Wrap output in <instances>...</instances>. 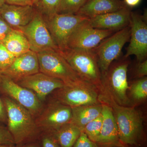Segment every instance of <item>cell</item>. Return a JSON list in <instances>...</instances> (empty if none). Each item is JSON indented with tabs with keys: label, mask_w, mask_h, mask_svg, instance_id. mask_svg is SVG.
Masks as SVG:
<instances>
[{
	"label": "cell",
	"mask_w": 147,
	"mask_h": 147,
	"mask_svg": "<svg viewBox=\"0 0 147 147\" xmlns=\"http://www.w3.org/2000/svg\"><path fill=\"white\" fill-rule=\"evenodd\" d=\"M99 99L100 102L107 103L112 108L122 144L141 147L145 141L144 120L141 113L134 107L119 105L104 94H100Z\"/></svg>",
	"instance_id": "obj_1"
},
{
	"label": "cell",
	"mask_w": 147,
	"mask_h": 147,
	"mask_svg": "<svg viewBox=\"0 0 147 147\" xmlns=\"http://www.w3.org/2000/svg\"><path fill=\"white\" fill-rule=\"evenodd\" d=\"M2 99L7 115V128L13 137L15 145L37 141L41 131L32 115L8 96Z\"/></svg>",
	"instance_id": "obj_2"
},
{
	"label": "cell",
	"mask_w": 147,
	"mask_h": 147,
	"mask_svg": "<svg viewBox=\"0 0 147 147\" xmlns=\"http://www.w3.org/2000/svg\"><path fill=\"white\" fill-rule=\"evenodd\" d=\"M127 58L113 62L102 74L100 94L107 95L119 105L132 107L128 94L127 71L130 61Z\"/></svg>",
	"instance_id": "obj_3"
},
{
	"label": "cell",
	"mask_w": 147,
	"mask_h": 147,
	"mask_svg": "<svg viewBox=\"0 0 147 147\" xmlns=\"http://www.w3.org/2000/svg\"><path fill=\"white\" fill-rule=\"evenodd\" d=\"M59 52L81 78L95 87L100 94L102 74L93 50L68 48Z\"/></svg>",
	"instance_id": "obj_4"
},
{
	"label": "cell",
	"mask_w": 147,
	"mask_h": 147,
	"mask_svg": "<svg viewBox=\"0 0 147 147\" xmlns=\"http://www.w3.org/2000/svg\"><path fill=\"white\" fill-rule=\"evenodd\" d=\"M37 54L40 72L59 79L67 86L89 84L73 70L59 51L45 50Z\"/></svg>",
	"instance_id": "obj_5"
},
{
	"label": "cell",
	"mask_w": 147,
	"mask_h": 147,
	"mask_svg": "<svg viewBox=\"0 0 147 147\" xmlns=\"http://www.w3.org/2000/svg\"><path fill=\"white\" fill-rule=\"evenodd\" d=\"M129 26L115 32L92 50L97 59L101 74L105 73L114 61L120 56L124 45L129 41Z\"/></svg>",
	"instance_id": "obj_6"
},
{
	"label": "cell",
	"mask_w": 147,
	"mask_h": 147,
	"mask_svg": "<svg viewBox=\"0 0 147 147\" xmlns=\"http://www.w3.org/2000/svg\"><path fill=\"white\" fill-rule=\"evenodd\" d=\"M17 30L21 31L26 37L31 51L36 53L47 50L59 51L44 17L36 10L30 22L26 26Z\"/></svg>",
	"instance_id": "obj_7"
},
{
	"label": "cell",
	"mask_w": 147,
	"mask_h": 147,
	"mask_svg": "<svg viewBox=\"0 0 147 147\" xmlns=\"http://www.w3.org/2000/svg\"><path fill=\"white\" fill-rule=\"evenodd\" d=\"M88 18L78 14L56 13L44 19L55 44L60 51H63L68 48V40L74 31Z\"/></svg>",
	"instance_id": "obj_8"
},
{
	"label": "cell",
	"mask_w": 147,
	"mask_h": 147,
	"mask_svg": "<svg viewBox=\"0 0 147 147\" xmlns=\"http://www.w3.org/2000/svg\"><path fill=\"white\" fill-rule=\"evenodd\" d=\"M54 92V99L71 108L101 103L99 100L100 92L90 84L65 86Z\"/></svg>",
	"instance_id": "obj_9"
},
{
	"label": "cell",
	"mask_w": 147,
	"mask_h": 147,
	"mask_svg": "<svg viewBox=\"0 0 147 147\" xmlns=\"http://www.w3.org/2000/svg\"><path fill=\"white\" fill-rule=\"evenodd\" d=\"M0 88L7 96L26 108L33 117L39 115L42 112V101L32 91L21 86L1 74H0Z\"/></svg>",
	"instance_id": "obj_10"
},
{
	"label": "cell",
	"mask_w": 147,
	"mask_h": 147,
	"mask_svg": "<svg viewBox=\"0 0 147 147\" xmlns=\"http://www.w3.org/2000/svg\"><path fill=\"white\" fill-rule=\"evenodd\" d=\"M129 44L127 49L124 57L134 55L138 62L147 59V12L144 15L131 12L130 24Z\"/></svg>",
	"instance_id": "obj_11"
},
{
	"label": "cell",
	"mask_w": 147,
	"mask_h": 147,
	"mask_svg": "<svg viewBox=\"0 0 147 147\" xmlns=\"http://www.w3.org/2000/svg\"><path fill=\"white\" fill-rule=\"evenodd\" d=\"M71 108L54 99L42 110L36 122L41 132L55 133L71 121Z\"/></svg>",
	"instance_id": "obj_12"
},
{
	"label": "cell",
	"mask_w": 147,
	"mask_h": 147,
	"mask_svg": "<svg viewBox=\"0 0 147 147\" xmlns=\"http://www.w3.org/2000/svg\"><path fill=\"white\" fill-rule=\"evenodd\" d=\"M88 19L79 24L74 31L68 40V48L93 50L103 40L116 32L93 28L88 23Z\"/></svg>",
	"instance_id": "obj_13"
},
{
	"label": "cell",
	"mask_w": 147,
	"mask_h": 147,
	"mask_svg": "<svg viewBox=\"0 0 147 147\" xmlns=\"http://www.w3.org/2000/svg\"><path fill=\"white\" fill-rule=\"evenodd\" d=\"M21 86L31 90L41 101L56 90L65 86L62 81L41 72L26 76L15 82Z\"/></svg>",
	"instance_id": "obj_14"
},
{
	"label": "cell",
	"mask_w": 147,
	"mask_h": 147,
	"mask_svg": "<svg viewBox=\"0 0 147 147\" xmlns=\"http://www.w3.org/2000/svg\"><path fill=\"white\" fill-rule=\"evenodd\" d=\"M40 72L37 54L31 50L16 57L8 68L0 74L16 81Z\"/></svg>",
	"instance_id": "obj_15"
},
{
	"label": "cell",
	"mask_w": 147,
	"mask_h": 147,
	"mask_svg": "<svg viewBox=\"0 0 147 147\" xmlns=\"http://www.w3.org/2000/svg\"><path fill=\"white\" fill-rule=\"evenodd\" d=\"M102 105V127L100 134L95 142L99 147H114L124 145L119 137L118 129L111 107L100 102Z\"/></svg>",
	"instance_id": "obj_16"
},
{
	"label": "cell",
	"mask_w": 147,
	"mask_h": 147,
	"mask_svg": "<svg viewBox=\"0 0 147 147\" xmlns=\"http://www.w3.org/2000/svg\"><path fill=\"white\" fill-rule=\"evenodd\" d=\"M131 11L126 6L119 10L89 18L90 25L95 28L115 31L129 26Z\"/></svg>",
	"instance_id": "obj_17"
},
{
	"label": "cell",
	"mask_w": 147,
	"mask_h": 147,
	"mask_svg": "<svg viewBox=\"0 0 147 147\" xmlns=\"http://www.w3.org/2000/svg\"><path fill=\"white\" fill-rule=\"evenodd\" d=\"M36 9L33 5H16L5 3L0 7V15L13 29L25 26L33 18Z\"/></svg>",
	"instance_id": "obj_18"
},
{
	"label": "cell",
	"mask_w": 147,
	"mask_h": 147,
	"mask_svg": "<svg viewBox=\"0 0 147 147\" xmlns=\"http://www.w3.org/2000/svg\"><path fill=\"white\" fill-rule=\"evenodd\" d=\"M126 6L121 0H87L76 14L90 18L116 11Z\"/></svg>",
	"instance_id": "obj_19"
},
{
	"label": "cell",
	"mask_w": 147,
	"mask_h": 147,
	"mask_svg": "<svg viewBox=\"0 0 147 147\" xmlns=\"http://www.w3.org/2000/svg\"><path fill=\"white\" fill-rule=\"evenodd\" d=\"M71 108L72 118L71 122L83 131L87 124L101 114L102 105L100 103L95 105H82Z\"/></svg>",
	"instance_id": "obj_20"
},
{
	"label": "cell",
	"mask_w": 147,
	"mask_h": 147,
	"mask_svg": "<svg viewBox=\"0 0 147 147\" xmlns=\"http://www.w3.org/2000/svg\"><path fill=\"white\" fill-rule=\"evenodd\" d=\"M1 43L15 57L30 50L26 37L21 31L17 29H12Z\"/></svg>",
	"instance_id": "obj_21"
},
{
	"label": "cell",
	"mask_w": 147,
	"mask_h": 147,
	"mask_svg": "<svg viewBox=\"0 0 147 147\" xmlns=\"http://www.w3.org/2000/svg\"><path fill=\"white\" fill-rule=\"evenodd\" d=\"M82 131L81 129L70 122L54 133L61 147H72Z\"/></svg>",
	"instance_id": "obj_22"
},
{
	"label": "cell",
	"mask_w": 147,
	"mask_h": 147,
	"mask_svg": "<svg viewBox=\"0 0 147 147\" xmlns=\"http://www.w3.org/2000/svg\"><path fill=\"white\" fill-rule=\"evenodd\" d=\"M128 97L132 107L145 102L147 98V78L146 76L137 79L129 86Z\"/></svg>",
	"instance_id": "obj_23"
},
{
	"label": "cell",
	"mask_w": 147,
	"mask_h": 147,
	"mask_svg": "<svg viewBox=\"0 0 147 147\" xmlns=\"http://www.w3.org/2000/svg\"><path fill=\"white\" fill-rule=\"evenodd\" d=\"M60 0H39L34 5L36 11L45 18H50L57 13Z\"/></svg>",
	"instance_id": "obj_24"
},
{
	"label": "cell",
	"mask_w": 147,
	"mask_h": 147,
	"mask_svg": "<svg viewBox=\"0 0 147 147\" xmlns=\"http://www.w3.org/2000/svg\"><path fill=\"white\" fill-rule=\"evenodd\" d=\"M87 1L60 0L57 13L76 14Z\"/></svg>",
	"instance_id": "obj_25"
},
{
	"label": "cell",
	"mask_w": 147,
	"mask_h": 147,
	"mask_svg": "<svg viewBox=\"0 0 147 147\" xmlns=\"http://www.w3.org/2000/svg\"><path fill=\"white\" fill-rule=\"evenodd\" d=\"M102 123V117L101 114L87 124L84 127L83 131L91 140L95 142L100 134Z\"/></svg>",
	"instance_id": "obj_26"
},
{
	"label": "cell",
	"mask_w": 147,
	"mask_h": 147,
	"mask_svg": "<svg viewBox=\"0 0 147 147\" xmlns=\"http://www.w3.org/2000/svg\"><path fill=\"white\" fill-rule=\"evenodd\" d=\"M15 57L8 51L2 43H0V73L8 68Z\"/></svg>",
	"instance_id": "obj_27"
},
{
	"label": "cell",
	"mask_w": 147,
	"mask_h": 147,
	"mask_svg": "<svg viewBox=\"0 0 147 147\" xmlns=\"http://www.w3.org/2000/svg\"><path fill=\"white\" fill-rule=\"evenodd\" d=\"M38 141L41 147H61L54 133L41 132Z\"/></svg>",
	"instance_id": "obj_28"
},
{
	"label": "cell",
	"mask_w": 147,
	"mask_h": 147,
	"mask_svg": "<svg viewBox=\"0 0 147 147\" xmlns=\"http://www.w3.org/2000/svg\"><path fill=\"white\" fill-rule=\"evenodd\" d=\"M15 145L13 137L7 127L0 125V145Z\"/></svg>",
	"instance_id": "obj_29"
},
{
	"label": "cell",
	"mask_w": 147,
	"mask_h": 147,
	"mask_svg": "<svg viewBox=\"0 0 147 147\" xmlns=\"http://www.w3.org/2000/svg\"><path fill=\"white\" fill-rule=\"evenodd\" d=\"M72 147H99L91 140L83 131Z\"/></svg>",
	"instance_id": "obj_30"
},
{
	"label": "cell",
	"mask_w": 147,
	"mask_h": 147,
	"mask_svg": "<svg viewBox=\"0 0 147 147\" xmlns=\"http://www.w3.org/2000/svg\"><path fill=\"white\" fill-rule=\"evenodd\" d=\"M147 75V59L139 62L136 67L135 76L137 79L143 78Z\"/></svg>",
	"instance_id": "obj_31"
},
{
	"label": "cell",
	"mask_w": 147,
	"mask_h": 147,
	"mask_svg": "<svg viewBox=\"0 0 147 147\" xmlns=\"http://www.w3.org/2000/svg\"><path fill=\"white\" fill-rule=\"evenodd\" d=\"M12 29L0 15V43L12 30Z\"/></svg>",
	"instance_id": "obj_32"
},
{
	"label": "cell",
	"mask_w": 147,
	"mask_h": 147,
	"mask_svg": "<svg viewBox=\"0 0 147 147\" xmlns=\"http://www.w3.org/2000/svg\"><path fill=\"white\" fill-rule=\"evenodd\" d=\"M5 3L16 5H33L30 0H4Z\"/></svg>",
	"instance_id": "obj_33"
},
{
	"label": "cell",
	"mask_w": 147,
	"mask_h": 147,
	"mask_svg": "<svg viewBox=\"0 0 147 147\" xmlns=\"http://www.w3.org/2000/svg\"><path fill=\"white\" fill-rule=\"evenodd\" d=\"M0 122L7 123V115L3 101L0 96Z\"/></svg>",
	"instance_id": "obj_34"
},
{
	"label": "cell",
	"mask_w": 147,
	"mask_h": 147,
	"mask_svg": "<svg viewBox=\"0 0 147 147\" xmlns=\"http://www.w3.org/2000/svg\"><path fill=\"white\" fill-rule=\"evenodd\" d=\"M14 147H41V146L38 140H37L22 144L14 145Z\"/></svg>",
	"instance_id": "obj_35"
},
{
	"label": "cell",
	"mask_w": 147,
	"mask_h": 147,
	"mask_svg": "<svg viewBox=\"0 0 147 147\" xmlns=\"http://www.w3.org/2000/svg\"><path fill=\"white\" fill-rule=\"evenodd\" d=\"M141 0H124V2L128 7L137 6L141 2Z\"/></svg>",
	"instance_id": "obj_36"
},
{
	"label": "cell",
	"mask_w": 147,
	"mask_h": 147,
	"mask_svg": "<svg viewBox=\"0 0 147 147\" xmlns=\"http://www.w3.org/2000/svg\"><path fill=\"white\" fill-rule=\"evenodd\" d=\"M114 147H141L136 146H129V145H122L121 146H117Z\"/></svg>",
	"instance_id": "obj_37"
},
{
	"label": "cell",
	"mask_w": 147,
	"mask_h": 147,
	"mask_svg": "<svg viewBox=\"0 0 147 147\" xmlns=\"http://www.w3.org/2000/svg\"><path fill=\"white\" fill-rule=\"evenodd\" d=\"M14 145L4 144L0 145V147H14Z\"/></svg>",
	"instance_id": "obj_38"
},
{
	"label": "cell",
	"mask_w": 147,
	"mask_h": 147,
	"mask_svg": "<svg viewBox=\"0 0 147 147\" xmlns=\"http://www.w3.org/2000/svg\"><path fill=\"white\" fill-rule=\"evenodd\" d=\"M5 3L4 0H0V7Z\"/></svg>",
	"instance_id": "obj_39"
},
{
	"label": "cell",
	"mask_w": 147,
	"mask_h": 147,
	"mask_svg": "<svg viewBox=\"0 0 147 147\" xmlns=\"http://www.w3.org/2000/svg\"><path fill=\"white\" fill-rule=\"evenodd\" d=\"M32 2L34 5H35L36 4L38 3V2L39 1V0H30Z\"/></svg>",
	"instance_id": "obj_40"
}]
</instances>
